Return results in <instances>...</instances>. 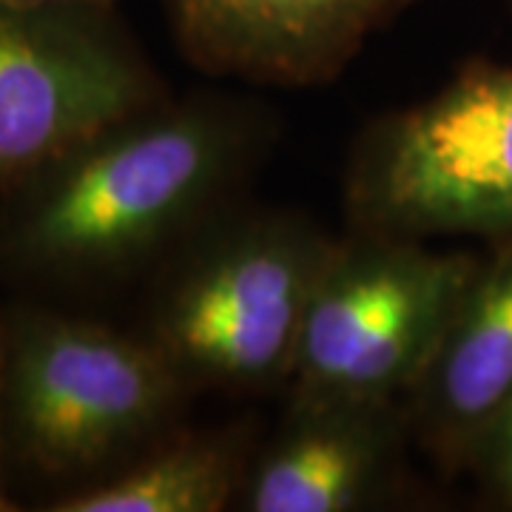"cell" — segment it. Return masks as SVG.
Masks as SVG:
<instances>
[{
    "mask_svg": "<svg viewBox=\"0 0 512 512\" xmlns=\"http://www.w3.org/2000/svg\"><path fill=\"white\" fill-rule=\"evenodd\" d=\"M254 114L165 97L103 128L0 194V274L69 288L143 265L242 180L262 140Z\"/></svg>",
    "mask_w": 512,
    "mask_h": 512,
    "instance_id": "obj_1",
    "label": "cell"
},
{
    "mask_svg": "<svg viewBox=\"0 0 512 512\" xmlns=\"http://www.w3.org/2000/svg\"><path fill=\"white\" fill-rule=\"evenodd\" d=\"M185 387L148 333L43 305L3 313L6 461L60 493L151 447Z\"/></svg>",
    "mask_w": 512,
    "mask_h": 512,
    "instance_id": "obj_2",
    "label": "cell"
},
{
    "mask_svg": "<svg viewBox=\"0 0 512 512\" xmlns=\"http://www.w3.org/2000/svg\"><path fill=\"white\" fill-rule=\"evenodd\" d=\"M345 202L359 231L512 237V63L473 60L439 92L370 123Z\"/></svg>",
    "mask_w": 512,
    "mask_h": 512,
    "instance_id": "obj_3",
    "label": "cell"
},
{
    "mask_svg": "<svg viewBox=\"0 0 512 512\" xmlns=\"http://www.w3.org/2000/svg\"><path fill=\"white\" fill-rule=\"evenodd\" d=\"M333 242L293 214L234 222L165 282L146 333L188 387L288 382Z\"/></svg>",
    "mask_w": 512,
    "mask_h": 512,
    "instance_id": "obj_4",
    "label": "cell"
},
{
    "mask_svg": "<svg viewBox=\"0 0 512 512\" xmlns=\"http://www.w3.org/2000/svg\"><path fill=\"white\" fill-rule=\"evenodd\" d=\"M481 256L427 239H336L293 359V402H396L413 393Z\"/></svg>",
    "mask_w": 512,
    "mask_h": 512,
    "instance_id": "obj_5",
    "label": "cell"
},
{
    "mask_svg": "<svg viewBox=\"0 0 512 512\" xmlns=\"http://www.w3.org/2000/svg\"><path fill=\"white\" fill-rule=\"evenodd\" d=\"M165 97L114 3H0V194Z\"/></svg>",
    "mask_w": 512,
    "mask_h": 512,
    "instance_id": "obj_6",
    "label": "cell"
},
{
    "mask_svg": "<svg viewBox=\"0 0 512 512\" xmlns=\"http://www.w3.org/2000/svg\"><path fill=\"white\" fill-rule=\"evenodd\" d=\"M419 0H165L180 55L211 77L311 89Z\"/></svg>",
    "mask_w": 512,
    "mask_h": 512,
    "instance_id": "obj_7",
    "label": "cell"
},
{
    "mask_svg": "<svg viewBox=\"0 0 512 512\" xmlns=\"http://www.w3.org/2000/svg\"><path fill=\"white\" fill-rule=\"evenodd\" d=\"M396 402H293L291 419L245 478L254 512H350L390 470L399 441Z\"/></svg>",
    "mask_w": 512,
    "mask_h": 512,
    "instance_id": "obj_8",
    "label": "cell"
},
{
    "mask_svg": "<svg viewBox=\"0 0 512 512\" xmlns=\"http://www.w3.org/2000/svg\"><path fill=\"white\" fill-rule=\"evenodd\" d=\"M413 393L424 436L450 458H473L512 404V237L478 259Z\"/></svg>",
    "mask_w": 512,
    "mask_h": 512,
    "instance_id": "obj_9",
    "label": "cell"
},
{
    "mask_svg": "<svg viewBox=\"0 0 512 512\" xmlns=\"http://www.w3.org/2000/svg\"><path fill=\"white\" fill-rule=\"evenodd\" d=\"M242 484L231 439H168L151 444L100 481L60 493L52 512H220Z\"/></svg>",
    "mask_w": 512,
    "mask_h": 512,
    "instance_id": "obj_10",
    "label": "cell"
},
{
    "mask_svg": "<svg viewBox=\"0 0 512 512\" xmlns=\"http://www.w3.org/2000/svg\"><path fill=\"white\" fill-rule=\"evenodd\" d=\"M473 461L481 467L495 493L512 501V404L484 433V439L473 453Z\"/></svg>",
    "mask_w": 512,
    "mask_h": 512,
    "instance_id": "obj_11",
    "label": "cell"
},
{
    "mask_svg": "<svg viewBox=\"0 0 512 512\" xmlns=\"http://www.w3.org/2000/svg\"><path fill=\"white\" fill-rule=\"evenodd\" d=\"M3 464H6V444H3V313H0V512L15 510L3 484Z\"/></svg>",
    "mask_w": 512,
    "mask_h": 512,
    "instance_id": "obj_12",
    "label": "cell"
},
{
    "mask_svg": "<svg viewBox=\"0 0 512 512\" xmlns=\"http://www.w3.org/2000/svg\"><path fill=\"white\" fill-rule=\"evenodd\" d=\"M6 6H86V3H114V0H0Z\"/></svg>",
    "mask_w": 512,
    "mask_h": 512,
    "instance_id": "obj_13",
    "label": "cell"
},
{
    "mask_svg": "<svg viewBox=\"0 0 512 512\" xmlns=\"http://www.w3.org/2000/svg\"><path fill=\"white\" fill-rule=\"evenodd\" d=\"M510 9H512V0H510Z\"/></svg>",
    "mask_w": 512,
    "mask_h": 512,
    "instance_id": "obj_14",
    "label": "cell"
}]
</instances>
